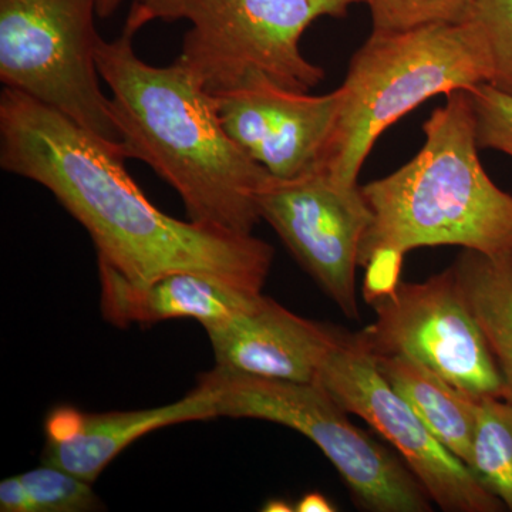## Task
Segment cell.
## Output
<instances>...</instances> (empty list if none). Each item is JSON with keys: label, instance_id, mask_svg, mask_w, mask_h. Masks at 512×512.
Wrapping results in <instances>:
<instances>
[{"label": "cell", "instance_id": "obj_22", "mask_svg": "<svg viewBox=\"0 0 512 512\" xmlns=\"http://www.w3.org/2000/svg\"><path fill=\"white\" fill-rule=\"evenodd\" d=\"M0 511L30 512L28 493L19 476L6 478L0 483Z\"/></svg>", "mask_w": 512, "mask_h": 512}, {"label": "cell", "instance_id": "obj_19", "mask_svg": "<svg viewBox=\"0 0 512 512\" xmlns=\"http://www.w3.org/2000/svg\"><path fill=\"white\" fill-rule=\"evenodd\" d=\"M372 15V32H403L436 23H463L474 0H363Z\"/></svg>", "mask_w": 512, "mask_h": 512}, {"label": "cell", "instance_id": "obj_24", "mask_svg": "<svg viewBox=\"0 0 512 512\" xmlns=\"http://www.w3.org/2000/svg\"><path fill=\"white\" fill-rule=\"evenodd\" d=\"M123 3L124 0H97V16L101 19L110 18Z\"/></svg>", "mask_w": 512, "mask_h": 512}, {"label": "cell", "instance_id": "obj_5", "mask_svg": "<svg viewBox=\"0 0 512 512\" xmlns=\"http://www.w3.org/2000/svg\"><path fill=\"white\" fill-rule=\"evenodd\" d=\"M363 0H133L124 29L136 36L154 20H187L177 59L212 96L266 79L309 93L325 70L301 52L306 29L320 18H345Z\"/></svg>", "mask_w": 512, "mask_h": 512}, {"label": "cell", "instance_id": "obj_11", "mask_svg": "<svg viewBox=\"0 0 512 512\" xmlns=\"http://www.w3.org/2000/svg\"><path fill=\"white\" fill-rule=\"evenodd\" d=\"M215 99L228 136L272 177L289 180L318 167L340 92L311 96L261 79Z\"/></svg>", "mask_w": 512, "mask_h": 512}, {"label": "cell", "instance_id": "obj_4", "mask_svg": "<svg viewBox=\"0 0 512 512\" xmlns=\"http://www.w3.org/2000/svg\"><path fill=\"white\" fill-rule=\"evenodd\" d=\"M490 74L487 46L471 20L372 32L350 59L335 126L315 170L356 187L387 127L437 94L488 83Z\"/></svg>", "mask_w": 512, "mask_h": 512}, {"label": "cell", "instance_id": "obj_21", "mask_svg": "<svg viewBox=\"0 0 512 512\" xmlns=\"http://www.w3.org/2000/svg\"><path fill=\"white\" fill-rule=\"evenodd\" d=\"M467 92L478 148H493L512 157V96L488 83L477 84Z\"/></svg>", "mask_w": 512, "mask_h": 512}, {"label": "cell", "instance_id": "obj_16", "mask_svg": "<svg viewBox=\"0 0 512 512\" xmlns=\"http://www.w3.org/2000/svg\"><path fill=\"white\" fill-rule=\"evenodd\" d=\"M451 268L503 377V399L512 403V256L466 249Z\"/></svg>", "mask_w": 512, "mask_h": 512}, {"label": "cell", "instance_id": "obj_1", "mask_svg": "<svg viewBox=\"0 0 512 512\" xmlns=\"http://www.w3.org/2000/svg\"><path fill=\"white\" fill-rule=\"evenodd\" d=\"M119 147L28 94L0 93V167L55 195L92 238L97 264L134 285L175 272L264 288L274 248L252 234L175 220L151 204Z\"/></svg>", "mask_w": 512, "mask_h": 512}, {"label": "cell", "instance_id": "obj_2", "mask_svg": "<svg viewBox=\"0 0 512 512\" xmlns=\"http://www.w3.org/2000/svg\"><path fill=\"white\" fill-rule=\"evenodd\" d=\"M134 35L100 39L96 62L124 157L150 165L184 202L188 220L252 234L261 221L256 194L269 174L228 136L217 99L180 60L151 66Z\"/></svg>", "mask_w": 512, "mask_h": 512}, {"label": "cell", "instance_id": "obj_10", "mask_svg": "<svg viewBox=\"0 0 512 512\" xmlns=\"http://www.w3.org/2000/svg\"><path fill=\"white\" fill-rule=\"evenodd\" d=\"M256 207L340 311L359 318L356 268L372 218L362 187H345L320 170L289 180L269 175Z\"/></svg>", "mask_w": 512, "mask_h": 512}, {"label": "cell", "instance_id": "obj_3", "mask_svg": "<svg viewBox=\"0 0 512 512\" xmlns=\"http://www.w3.org/2000/svg\"><path fill=\"white\" fill-rule=\"evenodd\" d=\"M424 146L399 170L362 185L372 218L359 249L367 303L399 285L412 249L457 245L512 256V195L497 187L478 157L467 90H454L423 124Z\"/></svg>", "mask_w": 512, "mask_h": 512}, {"label": "cell", "instance_id": "obj_18", "mask_svg": "<svg viewBox=\"0 0 512 512\" xmlns=\"http://www.w3.org/2000/svg\"><path fill=\"white\" fill-rule=\"evenodd\" d=\"M28 493L30 512H89L103 510L92 485L55 466L20 474Z\"/></svg>", "mask_w": 512, "mask_h": 512}, {"label": "cell", "instance_id": "obj_14", "mask_svg": "<svg viewBox=\"0 0 512 512\" xmlns=\"http://www.w3.org/2000/svg\"><path fill=\"white\" fill-rule=\"evenodd\" d=\"M101 312L111 325L150 326L170 319H194L205 328L251 311L262 292L239 288L214 276L175 272L134 285L99 265Z\"/></svg>", "mask_w": 512, "mask_h": 512}, {"label": "cell", "instance_id": "obj_9", "mask_svg": "<svg viewBox=\"0 0 512 512\" xmlns=\"http://www.w3.org/2000/svg\"><path fill=\"white\" fill-rule=\"evenodd\" d=\"M375 322L356 338L372 356L412 357L476 397H503L504 383L453 268L400 284L369 303Z\"/></svg>", "mask_w": 512, "mask_h": 512}, {"label": "cell", "instance_id": "obj_25", "mask_svg": "<svg viewBox=\"0 0 512 512\" xmlns=\"http://www.w3.org/2000/svg\"><path fill=\"white\" fill-rule=\"evenodd\" d=\"M262 511L268 512H289L295 511V507L293 505L285 503L282 500H271L265 504V507L262 508Z\"/></svg>", "mask_w": 512, "mask_h": 512}, {"label": "cell", "instance_id": "obj_15", "mask_svg": "<svg viewBox=\"0 0 512 512\" xmlns=\"http://www.w3.org/2000/svg\"><path fill=\"white\" fill-rule=\"evenodd\" d=\"M387 383L410 404L437 440L468 467L477 419V397L403 355L372 356Z\"/></svg>", "mask_w": 512, "mask_h": 512}, {"label": "cell", "instance_id": "obj_17", "mask_svg": "<svg viewBox=\"0 0 512 512\" xmlns=\"http://www.w3.org/2000/svg\"><path fill=\"white\" fill-rule=\"evenodd\" d=\"M468 468L485 490L512 511V403L503 397H477Z\"/></svg>", "mask_w": 512, "mask_h": 512}, {"label": "cell", "instance_id": "obj_8", "mask_svg": "<svg viewBox=\"0 0 512 512\" xmlns=\"http://www.w3.org/2000/svg\"><path fill=\"white\" fill-rule=\"evenodd\" d=\"M318 382L349 414L366 421L403 458L431 500L447 512L507 510L470 468L448 451L410 404L380 375L356 335L340 330Z\"/></svg>", "mask_w": 512, "mask_h": 512}, {"label": "cell", "instance_id": "obj_13", "mask_svg": "<svg viewBox=\"0 0 512 512\" xmlns=\"http://www.w3.org/2000/svg\"><path fill=\"white\" fill-rule=\"evenodd\" d=\"M214 417V393L200 382L178 402L153 409L87 413L56 407L46 419L42 463L94 484L121 451L151 431Z\"/></svg>", "mask_w": 512, "mask_h": 512}, {"label": "cell", "instance_id": "obj_23", "mask_svg": "<svg viewBox=\"0 0 512 512\" xmlns=\"http://www.w3.org/2000/svg\"><path fill=\"white\" fill-rule=\"evenodd\" d=\"M298 512H333L336 508L330 503L325 495L320 493H309L303 495L298 504L295 505Z\"/></svg>", "mask_w": 512, "mask_h": 512}, {"label": "cell", "instance_id": "obj_12", "mask_svg": "<svg viewBox=\"0 0 512 512\" xmlns=\"http://www.w3.org/2000/svg\"><path fill=\"white\" fill-rule=\"evenodd\" d=\"M205 330L217 367L301 383L315 382L340 332L295 315L268 296L251 311Z\"/></svg>", "mask_w": 512, "mask_h": 512}, {"label": "cell", "instance_id": "obj_20", "mask_svg": "<svg viewBox=\"0 0 512 512\" xmlns=\"http://www.w3.org/2000/svg\"><path fill=\"white\" fill-rule=\"evenodd\" d=\"M468 20L487 46L491 66L488 84L512 96V0H474Z\"/></svg>", "mask_w": 512, "mask_h": 512}, {"label": "cell", "instance_id": "obj_7", "mask_svg": "<svg viewBox=\"0 0 512 512\" xmlns=\"http://www.w3.org/2000/svg\"><path fill=\"white\" fill-rule=\"evenodd\" d=\"M96 15L97 0H0V80L123 150L100 87Z\"/></svg>", "mask_w": 512, "mask_h": 512}, {"label": "cell", "instance_id": "obj_6", "mask_svg": "<svg viewBox=\"0 0 512 512\" xmlns=\"http://www.w3.org/2000/svg\"><path fill=\"white\" fill-rule=\"evenodd\" d=\"M200 383L218 417L271 421L313 441L348 485L357 507L373 512L431 511L429 494L392 451L357 429L318 382H288L215 366Z\"/></svg>", "mask_w": 512, "mask_h": 512}]
</instances>
